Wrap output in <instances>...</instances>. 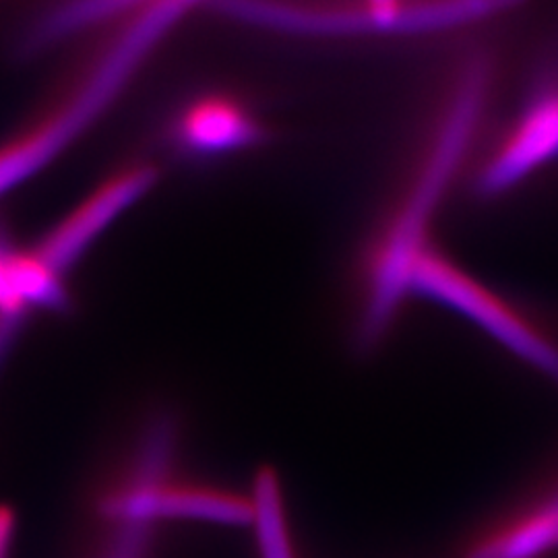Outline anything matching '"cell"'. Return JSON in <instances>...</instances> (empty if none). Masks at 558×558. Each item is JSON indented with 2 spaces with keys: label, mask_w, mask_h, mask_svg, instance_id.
Here are the masks:
<instances>
[{
  "label": "cell",
  "mask_w": 558,
  "mask_h": 558,
  "mask_svg": "<svg viewBox=\"0 0 558 558\" xmlns=\"http://www.w3.org/2000/svg\"><path fill=\"white\" fill-rule=\"evenodd\" d=\"M495 85V60L474 50L449 80L439 112L396 197L364 240L359 260V313L354 341L373 352L410 299L408 279L420 253L435 239L442 201L472 160Z\"/></svg>",
  "instance_id": "cell-1"
},
{
  "label": "cell",
  "mask_w": 558,
  "mask_h": 558,
  "mask_svg": "<svg viewBox=\"0 0 558 558\" xmlns=\"http://www.w3.org/2000/svg\"><path fill=\"white\" fill-rule=\"evenodd\" d=\"M201 0H156L133 13L100 59L40 122L0 147V195L40 172L112 106L160 46Z\"/></svg>",
  "instance_id": "cell-2"
},
{
  "label": "cell",
  "mask_w": 558,
  "mask_h": 558,
  "mask_svg": "<svg viewBox=\"0 0 558 558\" xmlns=\"http://www.w3.org/2000/svg\"><path fill=\"white\" fill-rule=\"evenodd\" d=\"M527 0H207L230 20L299 38H414L499 17Z\"/></svg>",
  "instance_id": "cell-3"
},
{
  "label": "cell",
  "mask_w": 558,
  "mask_h": 558,
  "mask_svg": "<svg viewBox=\"0 0 558 558\" xmlns=\"http://www.w3.org/2000/svg\"><path fill=\"white\" fill-rule=\"evenodd\" d=\"M408 292L410 299L433 300L449 306L558 385L557 341L518 302L463 269L437 240L414 260Z\"/></svg>",
  "instance_id": "cell-4"
},
{
  "label": "cell",
  "mask_w": 558,
  "mask_h": 558,
  "mask_svg": "<svg viewBox=\"0 0 558 558\" xmlns=\"http://www.w3.org/2000/svg\"><path fill=\"white\" fill-rule=\"evenodd\" d=\"M557 166L558 48L539 62L513 110L472 158L470 186L478 199L497 201Z\"/></svg>",
  "instance_id": "cell-5"
},
{
  "label": "cell",
  "mask_w": 558,
  "mask_h": 558,
  "mask_svg": "<svg viewBox=\"0 0 558 558\" xmlns=\"http://www.w3.org/2000/svg\"><path fill=\"white\" fill-rule=\"evenodd\" d=\"M168 135L186 158L220 160L269 145L274 129L248 96L232 89H209L180 106Z\"/></svg>",
  "instance_id": "cell-6"
},
{
  "label": "cell",
  "mask_w": 558,
  "mask_h": 558,
  "mask_svg": "<svg viewBox=\"0 0 558 558\" xmlns=\"http://www.w3.org/2000/svg\"><path fill=\"white\" fill-rule=\"evenodd\" d=\"M156 180L158 168L151 163H133L131 168L120 170L112 179L101 182V186L75 207L66 220L60 221L29 255L50 276L62 278V274L80 260L89 244L122 211L137 203L156 184Z\"/></svg>",
  "instance_id": "cell-7"
},
{
  "label": "cell",
  "mask_w": 558,
  "mask_h": 558,
  "mask_svg": "<svg viewBox=\"0 0 558 558\" xmlns=\"http://www.w3.org/2000/svg\"><path fill=\"white\" fill-rule=\"evenodd\" d=\"M104 513L124 523H151L156 519H205L214 523H253V499L203 484H156L124 486L104 500Z\"/></svg>",
  "instance_id": "cell-8"
},
{
  "label": "cell",
  "mask_w": 558,
  "mask_h": 558,
  "mask_svg": "<svg viewBox=\"0 0 558 558\" xmlns=\"http://www.w3.org/2000/svg\"><path fill=\"white\" fill-rule=\"evenodd\" d=\"M558 546V486L472 542L465 558H539Z\"/></svg>",
  "instance_id": "cell-9"
},
{
  "label": "cell",
  "mask_w": 558,
  "mask_h": 558,
  "mask_svg": "<svg viewBox=\"0 0 558 558\" xmlns=\"http://www.w3.org/2000/svg\"><path fill=\"white\" fill-rule=\"evenodd\" d=\"M253 507L260 558H299L286 518L278 476L263 470L253 486Z\"/></svg>",
  "instance_id": "cell-10"
},
{
  "label": "cell",
  "mask_w": 558,
  "mask_h": 558,
  "mask_svg": "<svg viewBox=\"0 0 558 558\" xmlns=\"http://www.w3.org/2000/svg\"><path fill=\"white\" fill-rule=\"evenodd\" d=\"M156 0H64L62 17L75 32L94 27L104 21L114 20L126 13H137ZM207 2V0H201Z\"/></svg>",
  "instance_id": "cell-11"
},
{
  "label": "cell",
  "mask_w": 558,
  "mask_h": 558,
  "mask_svg": "<svg viewBox=\"0 0 558 558\" xmlns=\"http://www.w3.org/2000/svg\"><path fill=\"white\" fill-rule=\"evenodd\" d=\"M149 544L147 523H124L119 538L106 558H145Z\"/></svg>",
  "instance_id": "cell-12"
},
{
  "label": "cell",
  "mask_w": 558,
  "mask_h": 558,
  "mask_svg": "<svg viewBox=\"0 0 558 558\" xmlns=\"http://www.w3.org/2000/svg\"><path fill=\"white\" fill-rule=\"evenodd\" d=\"M20 319L21 315H11V313L0 311V354L9 348V341L15 336Z\"/></svg>",
  "instance_id": "cell-13"
},
{
  "label": "cell",
  "mask_w": 558,
  "mask_h": 558,
  "mask_svg": "<svg viewBox=\"0 0 558 558\" xmlns=\"http://www.w3.org/2000/svg\"><path fill=\"white\" fill-rule=\"evenodd\" d=\"M11 527H13L11 513L0 509V558H4V553H7V542H9V536H11Z\"/></svg>",
  "instance_id": "cell-14"
}]
</instances>
